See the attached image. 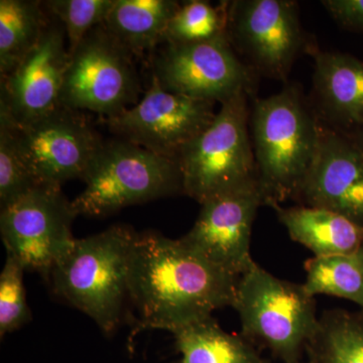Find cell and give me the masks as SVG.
Masks as SVG:
<instances>
[{
  "mask_svg": "<svg viewBox=\"0 0 363 363\" xmlns=\"http://www.w3.org/2000/svg\"><path fill=\"white\" fill-rule=\"evenodd\" d=\"M238 278L181 240L136 233L128 271V304L135 324L131 336L154 329L172 333L233 307Z\"/></svg>",
  "mask_w": 363,
  "mask_h": 363,
  "instance_id": "6da1fadb",
  "label": "cell"
},
{
  "mask_svg": "<svg viewBox=\"0 0 363 363\" xmlns=\"http://www.w3.org/2000/svg\"><path fill=\"white\" fill-rule=\"evenodd\" d=\"M250 125L264 206L297 201L319 145L312 104L298 85L288 83L277 94L255 100Z\"/></svg>",
  "mask_w": 363,
  "mask_h": 363,
  "instance_id": "7a4b0ae2",
  "label": "cell"
},
{
  "mask_svg": "<svg viewBox=\"0 0 363 363\" xmlns=\"http://www.w3.org/2000/svg\"><path fill=\"white\" fill-rule=\"evenodd\" d=\"M136 233L130 226L113 225L76 240L50 274L55 294L90 317L107 335L121 324L128 304Z\"/></svg>",
  "mask_w": 363,
  "mask_h": 363,
  "instance_id": "3957f363",
  "label": "cell"
},
{
  "mask_svg": "<svg viewBox=\"0 0 363 363\" xmlns=\"http://www.w3.org/2000/svg\"><path fill=\"white\" fill-rule=\"evenodd\" d=\"M233 308L241 335L285 363L300 362L319 323L315 297L304 286L277 278L257 262L238 278Z\"/></svg>",
  "mask_w": 363,
  "mask_h": 363,
  "instance_id": "277c9868",
  "label": "cell"
},
{
  "mask_svg": "<svg viewBox=\"0 0 363 363\" xmlns=\"http://www.w3.org/2000/svg\"><path fill=\"white\" fill-rule=\"evenodd\" d=\"M240 91L220 104L212 123L177 157L183 194L203 203L257 180L250 97Z\"/></svg>",
  "mask_w": 363,
  "mask_h": 363,
  "instance_id": "5b68a950",
  "label": "cell"
},
{
  "mask_svg": "<svg viewBox=\"0 0 363 363\" xmlns=\"http://www.w3.org/2000/svg\"><path fill=\"white\" fill-rule=\"evenodd\" d=\"M72 200L76 216H108L131 205L183 194L178 162L123 138L105 140Z\"/></svg>",
  "mask_w": 363,
  "mask_h": 363,
  "instance_id": "8992f818",
  "label": "cell"
},
{
  "mask_svg": "<svg viewBox=\"0 0 363 363\" xmlns=\"http://www.w3.org/2000/svg\"><path fill=\"white\" fill-rule=\"evenodd\" d=\"M135 55L98 26L70 52L60 105L111 118L138 104L142 86Z\"/></svg>",
  "mask_w": 363,
  "mask_h": 363,
  "instance_id": "52a82bcc",
  "label": "cell"
},
{
  "mask_svg": "<svg viewBox=\"0 0 363 363\" xmlns=\"http://www.w3.org/2000/svg\"><path fill=\"white\" fill-rule=\"evenodd\" d=\"M227 37L257 75L286 82L301 52H310L293 0H235L227 7Z\"/></svg>",
  "mask_w": 363,
  "mask_h": 363,
  "instance_id": "ba28073f",
  "label": "cell"
},
{
  "mask_svg": "<svg viewBox=\"0 0 363 363\" xmlns=\"http://www.w3.org/2000/svg\"><path fill=\"white\" fill-rule=\"evenodd\" d=\"M0 209V233L6 255L26 271L49 279L76 240L72 223L77 216L62 188L35 186Z\"/></svg>",
  "mask_w": 363,
  "mask_h": 363,
  "instance_id": "9c48e42d",
  "label": "cell"
},
{
  "mask_svg": "<svg viewBox=\"0 0 363 363\" xmlns=\"http://www.w3.org/2000/svg\"><path fill=\"white\" fill-rule=\"evenodd\" d=\"M152 76L169 92L221 104L240 91L255 94L257 75L225 33L208 42L162 45L152 56Z\"/></svg>",
  "mask_w": 363,
  "mask_h": 363,
  "instance_id": "30bf717a",
  "label": "cell"
},
{
  "mask_svg": "<svg viewBox=\"0 0 363 363\" xmlns=\"http://www.w3.org/2000/svg\"><path fill=\"white\" fill-rule=\"evenodd\" d=\"M14 128L21 157L39 185L62 188L83 180L105 143L82 112L62 105Z\"/></svg>",
  "mask_w": 363,
  "mask_h": 363,
  "instance_id": "8fae6325",
  "label": "cell"
},
{
  "mask_svg": "<svg viewBox=\"0 0 363 363\" xmlns=\"http://www.w3.org/2000/svg\"><path fill=\"white\" fill-rule=\"evenodd\" d=\"M215 105L169 92L150 76L138 104L102 121L116 138L177 161L181 150L214 121Z\"/></svg>",
  "mask_w": 363,
  "mask_h": 363,
  "instance_id": "7c38bea8",
  "label": "cell"
},
{
  "mask_svg": "<svg viewBox=\"0 0 363 363\" xmlns=\"http://www.w3.org/2000/svg\"><path fill=\"white\" fill-rule=\"evenodd\" d=\"M264 206L259 181L201 204L194 225L180 240L215 266L240 277L255 264L250 253L253 222Z\"/></svg>",
  "mask_w": 363,
  "mask_h": 363,
  "instance_id": "4fadbf2b",
  "label": "cell"
},
{
  "mask_svg": "<svg viewBox=\"0 0 363 363\" xmlns=\"http://www.w3.org/2000/svg\"><path fill=\"white\" fill-rule=\"evenodd\" d=\"M69 62L65 28L50 16L38 44L20 65L1 78L0 111L16 124L30 123L55 111L60 106Z\"/></svg>",
  "mask_w": 363,
  "mask_h": 363,
  "instance_id": "5bb4252c",
  "label": "cell"
},
{
  "mask_svg": "<svg viewBox=\"0 0 363 363\" xmlns=\"http://www.w3.org/2000/svg\"><path fill=\"white\" fill-rule=\"evenodd\" d=\"M297 201L336 212L363 226V150L350 135L320 121L316 156Z\"/></svg>",
  "mask_w": 363,
  "mask_h": 363,
  "instance_id": "9a60e30c",
  "label": "cell"
},
{
  "mask_svg": "<svg viewBox=\"0 0 363 363\" xmlns=\"http://www.w3.org/2000/svg\"><path fill=\"white\" fill-rule=\"evenodd\" d=\"M313 99L318 118L333 130L353 135L363 128V62L340 52L313 47Z\"/></svg>",
  "mask_w": 363,
  "mask_h": 363,
  "instance_id": "2e32d148",
  "label": "cell"
},
{
  "mask_svg": "<svg viewBox=\"0 0 363 363\" xmlns=\"http://www.w3.org/2000/svg\"><path fill=\"white\" fill-rule=\"evenodd\" d=\"M272 209L291 238L311 250L314 257L344 255L363 247V226L343 215L302 205H277Z\"/></svg>",
  "mask_w": 363,
  "mask_h": 363,
  "instance_id": "e0dca14e",
  "label": "cell"
},
{
  "mask_svg": "<svg viewBox=\"0 0 363 363\" xmlns=\"http://www.w3.org/2000/svg\"><path fill=\"white\" fill-rule=\"evenodd\" d=\"M180 6L175 0H116L104 26L128 51L142 56L164 44L169 21Z\"/></svg>",
  "mask_w": 363,
  "mask_h": 363,
  "instance_id": "ac0fdd59",
  "label": "cell"
},
{
  "mask_svg": "<svg viewBox=\"0 0 363 363\" xmlns=\"http://www.w3.org/2000/svg\"><path fill=\"white\" fill-rule=\"evenodd\" d=\"M179 363H269L242 335L228 333L213 317L172 332Z\"/></svg>",
  "mask_w": 363,
  "mask_h": 363,
  "instance_id": "d6986e66",
  "label": "cell"
},
{
  "mask_svg": "<svg viewBox=\"0 0 363 363\" xmlns=\"http://www.w3.org/2000/svg\"><path fill=\"white\" fill-rule=\"evenodd\" d=\"M50 16L43 1L0 0V75L11 74L39 42Z\"/></svg>",
  "mask_w": 363,
  "mask_h": 363,
  "instance_id": "ffe728a7",
  "label": "cell"
},
{
  "mask_svg": "<svg viewBox=\"0 0 363 363\" xmlns=\"http://www.w3.org/2000/svg\"><path fill=\"white\" fill-rule=\"evenodd\" d=\"M306 350L316 363H363V310L325 312Z\"/></svg>",
  "mask_w": 363,
  "mask_h": 363,
  "instance_id": "44dd1931",
  "label": "cell"
},
{
  "mask_svg": "<svg viewBox=\"0 0 363 363\" xmlns=\"http://www.w3.org/2000/svg\"><path fill=\"white\" fill-rule=\"evenodd\" d=\"M308 294L345 298L363 310V247L344 255L311 257L305 262Z\"/></svg>",
  "mask_w": 363,
  "mask_h": 363,
  "instance_id": "7402d4cb",
  "label": "cell"
},
{
  "mask_svg": "<svg viewBox=\"0 0 363 363\" xmlns=\"http://www.w3.org/2000/svg\"><path fill=\"white\" fill-rule=\"evenodd\" d=\"M227 7L228 1L221 2L219 6L205 0L181 2L175 16L169 21L164 44H195L225 35Z\"/></svg>",
  "mask_w": 363,
  "mask_h": 363,
  "instance_id": "603a6c76",
  "label": "cell"
},
{
  "mask_svg": "<svg viewBox=\"0 0 363 363\" xmlns=\"http://www.w3.org/2000/svg\"><path fill=\"white\" fill-rule=\"evenodd\" d=\"M38 185L21 157L13 119L0 111V208Z\"/></svg>",
  "mask_w": 363,
  "mask_h": 363,
  "instance_id": "cb8c5ba5",
  "label": "cell"
},
{
  "mask_svg": "<svg viewBox=\"0 0 363 363\" xmlns=\"http://www.w3.org/2000/svg\"><path fill=\"white\" fill-rule=\"evenodd\" d=\"M116 0H49L45 11L65 28L69 52L98 26L104 25Z\"/></svg>",
  "mask_w": 363,
  "mask_h": 363,
  "instance_id": "d4e9b609",
  "label": "cell"
},
{
  "mask_svg": "<svg viewBox=\"0 0 363 363\" xmlns=\"http://www.w3.org/2000/svg\"><path fill=\"white\" fill-rule=\"evenodd\" d=\"M25 267L6 255L0 274V336L18 330L32 319L26 298L23 274Z\"/></svg>",
  "mask_w": 363,
  "mask_h": 363,
  "instance_id": "484cf974",
  "label": "cell"
},
{
  "mask_svg": "<svg viewBox=\"0 0 363 363\" xmlns=\"http://www.w3.org/2000/svg\"><path fill=\"white\" fill-rule=\"evenodd\" d=\"M321 4L339 26L363 33V0H323Z\"/></svg>",
  "mask_w": 363,
  "mask_h": 363,
  "instance_id": "4316f807",
  "label": "cell"
},
{
  "mask_svg": "<svg viewBox=\"0 0 363 363\" xmlns=\"http://www.w3.org/2000/svg\"><path fill=\"white\" fill-rule=\"evenodd\" d=\"M350 135L351 138H353V140H355V143H357L358 145H359L360 149L363 150V128L362 130L357 131V133H353V135Z\"/></svg>",
  "mask_w": 363,
  "mask_h": 363,
  "instance_id": "83f0119b",
  "label": "cell"
},
{
  "mask_svg": "<svg viewBox=\"0 0 363 363\" xmlns=\"http://www.w3.org/2000/svg\"><path fill=\"white\" fill-rule=\"evenodd\" d=\"M297 363H316V362H315L314 360L310 359V358H309V360H308V362H298Z\"/></svg>",
  "mask_w": 363,
  "mask_h": 363,
  "instance_id": "f1b7e54d",
  "label": "cell"
}]
</instances>
